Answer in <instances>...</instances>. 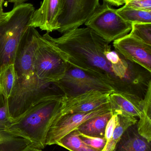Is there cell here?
<instances>
[{"label":"cell","mask_w":151,"mask_h":151,"mask_svg":"<svg viewBox=\"0 0 151 151\" xmlns=\"http://www.w3.org/2000/svg\"><path fill=\"white\" fill-rule=\"evenodd\" d=\"M53 38L43 35L68 64L113 88L114 92L143 99L151 83V73L124 58L93 30L77 28Z\"/></svg>","instance_id":"obj_1"},{"label":"cell","mask_w":151,"mask_h":151,"mask_svg":"<svg viewBox=\"0 0 151 151\" xmlns=\"http://www.w3.org/2000/svg\"><path fill=\"white\" fill-rule=\"evenodd\" d=\"M62 96L43 101L30 107L17 118L11 119L7 130L29 141L34 148L43 149L48 131L59 117Z\"/></svg>","instance_id":"obj_2"},{"label":"cell","mask_w":151,"mask_h":151,"mask_svg":"<svg viewBox=\"0 0 151 151\" xmlns=\"http://www.w3.org/2000/svg\"><path fill=\"white\" fill-rule=\"evenodd\" d=\"M35 8L31 4L13 6L0 20V72L14 63L17 50L29 28Z\"/></svg>","instance_id":"obj_3"},{"label":"cell","mask_w":151,"mask_h":151,"mask_svg":"<svg viewBox=\"0 0 151 151\" xmlns=\"http://www.w3.org/2000/svg\"><path fill=\"white\" fill-rule=\"evenodd\" d=\"M55 83L47 82L34 74L17 77L6 104L11 119L40 102L63 96Z\"/></svg>","instance_id":"obj_4"},{"label":"cell","mask_w":151,"mask_h":151,"mask_svg":"<svg viewBox=\"0 0 151 151\" xmlns=\"http://www.w3.org/2000/svg\"><path fill=\"white\" fill-rule=\"evenodd\" d=\"M87 27L110 43L129 34L132 23L123 19L112 6L105 1L85 23Z\"/></svg>","instance_id":"obj_5"},{"label":"cell","mask_w":151,"mask_h":151,"mask_svg":"<svg viewBox=\"0 0 151 151\" xmlns=\"http://www.w3.org/2000/svg\"><path fill=\"white\" fill-rule=\"evenodd\" d=\"M67 66V63L50 42L42 35L34 60V74L42 81L55 83L64 77Z\"/></svg>","instance_id":"obj_6"},{"label":"cell","mask_w":151,"mask_h":151,"mask_svg":"<svg viewBox=\"0 0 151 151\" xmlns=\"http://www.w3.org/2000/svg\"><path fill=\"white\" fill-rule=\"evenodd\" d=\"M55 84L65 96H76L91 90L109 94L114 92L108 84L68 63L64 77Z\"/></svg>","instance_id":"obj_7"},{"label":"cell","mask_w":151,"mask_h":151,"mask_svg":"<svg viewBox=\"0 0 151 151\" xmlns=\"http://www.w3.org/2000/svg\"><path fill=\"white\" fill-rule=\"evenodd\" d=\"M100 0H63L58 19V32L64 34L79 28L93 15L100 5Z\"/></svg>","instance_id":"obj_8"},{"label":"cell","mask_w":151,"mask_h":151,"mask_svg":"<svg viewBox=\"0 0 151 151\" xmlns=\"http://www.w3.org/2000/svg\"><path fill=\"white\" fill-rule=\"evenodd\" d=\"M111 111L109 103L90 112L69 114L61 116L50 127L46 136L45 145H56L60 139L77 129L86 121Z\"/></svg>","instance_id":"obj_9"},{"label":"cell","mask_w":151,"mask_h":151,"mask_svg":"<svg viewBox=\"0 0 151 151\" xmlns=\"http://www.w3.org/2000/svg\"><path fill=\"white\" fill-rule=\"evenodd\" d=\"M42 35L36 28L29 27L17 50L14 65L17 77L34 74V60L38 50Z\"/></svg>","instance_id":"obj_10"},{"label":"cell","mask_w":151,"mask_h":151,"mask_svg":"<svg viewBox=\"0 0 151 151\" xmlns=\"http://www.w3.org/2000/svg\"><path fill=\"white\" fill-rule=\"evenodd\" d=\"M110 94L91 90L72 96L63 95L59 118L69 114L88 112L100 108L109 103Z\"/></svg>","instance_id":"obj_11"},{"label":"cell","mask_w":151,"mask_h":151,"mask_svg":"<svg viewBox=\"0 0 151 151\" xmlns=\"http://www.w3.org/2000/svg\"><path fill=\"white\" fill-rule=\"evenodd\" d=\"M115 50L124 58L151 73V46L129 34L114 41Z\"/></svg>","instance_id":"obj_12"},{"label":"cell","mask_w":151,"mask_h":151,"mask_svg":"<svg viewBox=\"0 0 151 151\" xmlns=\"http://www.w3.org/2000/svg\"><path fill=\"white\" fill-rule=\"evenodd\" d=\"M63 1V0H43L40 8L35 10L29 26L39 27L49 33L57 31Z\"/></svg>","instance_id":"obj_13"},{"label":"cell","mask_w":151,"mask_h":151,"mask_svg":"<svg viewBox=\"0 0 151 151\" xmlns=\"http://www.w3.org/2000/svg\"><path fill=\"white\" fill-rule=\"evenodd\" d=\"M143 99L125 93L110 94L109 104L112 114L139 118L142 109Z\"/></svg>","instance_id":"obj_14"},{"label":"cell","mask_w":151,"mask_h":151,"mask_svg":"<svg viewBox=\"0 0 151 151\" xmlns=\"http://www.w3.org/2000/svg\"><path fill=\"white\" fill-rule=\"evenodd\" d=\"M10 120L6 103L0 107V151H23L28 147H34L29 141L7 130Z\"/></svg>","instance_id":"obj_15"},{"label":"cell","mask_w":151,"mask_h":151,"mask_svg":"<svg viewBox=\"0 0 151 151\" xmlns=\"http://www.w3.org/2000/svg\"><path fill=\"white\" fill-rule=\"evenodd\" d=\"M113 151H151V142L139 134L137 123L124 132Z\"/></svg>","instance_id":"obj_16"},{"label":"cell","mask_w":151,"mask_h":151,"mask_svg":"<svg viewBox=\"0 0 151 151\" xmlns=\"http://www.w3.org/2000/svg\"><path fill=\"white\" fill-rule=\"evenodd\" d=\"M112 115L111 111L93 117L83 122L76 129L79 133L89 136L104 138L106 125Z\"/></svg>","instance_id":"obj_17"},{"label":"cell","mask_w":151,"mask_h":151,"mask_svg":"<svg viewBox=\"0 0 151 151\" xmlns=\"http://www.w3.org/2000/svg\"><path fill=\"white\" fill-rule=\"evenodd\" d=\"M139 120L137 121V131L143 137L151 142V83L142 100V109Z\"/></svg>","instance_id":"obj_18"},{"label":"cell","mask_w":151,"mask_h":151,"mask_svg":"<svg viewBox=\"0 0 151 151\" xmlns=\"http://www.w3.org/2000/svg\"><path fill=\"white\" fill-rule=\"evenodd\" d=\"M118 115V122L111 140L106 143L102 151H113L114 148L123 133L132 125L136 124L137 119L136 117Z\"/></svg>","instance_id":"obj_19"},{"label":"cell","mask_w":151,"mask_h":151,"mask_svg":"<svg viewBox=\"0 0 151 151\" xmlns=\"http://www.w3.org/2000/svg\"><path fill=\"white\" fill-rule=\"evenodd\" d=\"M116 12L127 22L151 23V10L137 9L123 5V7L116 9Z\"/></svg>","instance_id":"obj_20"},{"label":"cell","mask_w":151,"mask_h":151,"mask_svg":"<svg viewBox=\"0 0 151 151\" xmlns=\"http://www.w3.org/2000/svg\"><path fill=\"white\" fill-rule=\"evenodd\" d=\"M56 145L70 151H102L89 147L80 137L77 129L64 137Z\"/></svg>","instance_id":"obj_21"},{"label":"cell","mask_w":151,"mask_h":151,"mask_svg":"<svg viewBox=\"0 0 151 151\" xmlns=\"http://www.w3.org/2000/svg\"><path fill=\"white\" fill-rule=\"evenodd\" d=\"M17 77L13 64L9 65L0 72V88L6 100L10 96Z\"/></svg>","instance_id":"obj_22"},{"label":"cell","mask_w":151,"mask_h":151,"mask_svg":"<svg viewBox=\"0 0 151 151\" xmlns=\"http://www.w3.org/2000/svg\"><path fill=\"white\" fill-rule=\"evenodd\" d=\"M129 34L151 46V23H133Z\"/></svg>","instance_id":"obj_23"},{"label":"cell","mask_w":151,"mask_h":151,"mask_svg":"<svg viewBox=\"0 0 151 151\" xmlns=\"http://www.w3.org/2000/svg\"><path fill=\"white\" fill-rule=\"evenodd\" d=\"M79 135L81 139L89 147L92 149L102 151L106 145V141L105 138L89 136L79 133Z\"/></svg>","instance_id":"obj_24"},{"label":"cell","mask_w":151,"mask_h":151,"mask_svg":"<svg viewBox=\"0 0 151 151\" xmlns=\"http://www.w3.org/2000/svg\"><path fill=\"white\" fill-rule=\"evenodd\" d=\"M124 5L137 9L151 11V0H126Z\"/></svg>","instance_id":"obj_25"},{"label":"cell","mask_w":151,"mask_h":151,"mask_svg":"<svg viewBox=\"0 0 151 151\" xmlns=\"http://www.w3.org/2000/svg\"><path fill=\"white\" fill-rule=\"evenodd\" d=\"M118 122V115L112 114L111 117L107 122L105 129L104 138L106 141V143L109 142L113 135V131L117 126Z\"/></svg>","instance_id":"obj_26"},{"label":"cell","mask_w":151,"mask_h":151,"mask_svg":"<svg viewBox=\"0 0 151 151\" xmlns=\"http://www.w3.org/2000/svg\"><path fill=\"white\" fill-rule=\"evenodd\" d=\"M108 3L111 6H119L124 5L126 3V0H103Z\"/></svg>","instance_id":"obj_27"},{"label":"cell","mask_w":151,"mask_h":151,"mask_svg":"<svg viewBox=\"0 0 151 151\" xmlns=\"http://www.w3.org/2000/svg\"><path fill=\"white\" fill-rule=\"evenodd\" d=\"M28 0H6V3H11L14 4V6H17L19 4L25 3Z\"/></svg>","instance_id":"obj_28"},{"label":"cell","mask_w":151,"mask_h":151,"mask_svg":"<svg viewBox=\"0 0 151 151\" xmlns=\"http://www.w3.org/2000/svg\"><path fill=\"white\" fill-rule=\"evenodd\" d=\"M6 103V100L4 97L1 91V88H0V107H2Z\"/></svg>","instance_id":"obj_29"},{"label":"cell","mask_w":151,"mask_h":151,"mask_svg":"<svg viewBox=\"0 0 151 151\" xmlns=\"http://www.w3.org/2000/svg\"><path fill=\"white\" fill-rule=\"evenodd\" d=\"M4 1L0 0V20L3 17L4 12L3 9V4Z\"/></svg>","instance_id":"obj_30"},{"label":"cell","mask_w":151,"mask_h":151,"mask_svg":"<svg viewBox=\"0 0 151 151\" xmlns=\"http://www.w3.org/2000/svg\"><path fill=\"white\" fill-rule=\"evenodd\" d=\"M23 151H42L40 149H37L34 147H29L27 149H25Z\"/></svg>","instance_id":"obj_31"},{"label":"cell","mask_w":151,"mask_h":151,"mask_svg":"<svg viewBox=\"0 0 151 151\" xmlns=\"http://www.w3.org/2000/svg\"><path fill=\"white\" fill-rule=\"evenodd\" d=\"M1 1H4V0H1Z\"/></svg>","instance_id":"obj_32"}]
</instances>
